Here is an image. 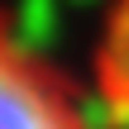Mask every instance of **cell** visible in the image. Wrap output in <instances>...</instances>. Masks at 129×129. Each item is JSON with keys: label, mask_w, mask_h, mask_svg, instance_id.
I'll return each instance as SVG.
<instances>
[{"label": "cell", "mask_w": 129, "mask_h": 129, "mask_svg": "<svg viewBox=\"0 0 129 129\" xmlns=\"http://www.w3.org/2000/svg\"><path fill=\"white\" fill-rule=\"evenodd\" d=\"M0 129H105V120L0 24Z\"/></svg>", "instance_id": "cell-1"}, {"label": "cell", "mask_w": 129, "mask_h": 129, "mask_svg": "<svg viewBox=\"0 0 129 129\" xmlns=\"http://www.w3.org/2000/svg\"><path fill=\"white\" fill-rule=\"evenodd\" d=\"M96 105L105 129H129V0H115L96 43Z\"/></svg>", "instance_id": "cell-2"}]
</instances>
